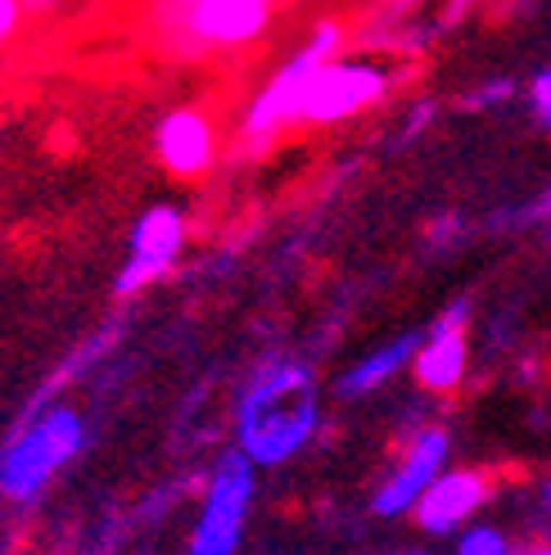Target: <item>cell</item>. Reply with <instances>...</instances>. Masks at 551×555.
Wrapping results in <instances>:
<instances>
[{
    "instance_id": "obj_1",
    "label": "cell",
    "mask_w": 551,
    "mask_h": 555,
    "mask_svg": "<svg viewBox=\"0 0 551 555\" xmlns=\"http://www.w3.org/2000/svg\"><path fill=\"white\" fill-rule=\"evenodd\" d=\"M325 425L321 379L303 357H267L240 384L231 406V448L258 469H281L317 442Z\"/></svg>"
},
{
    "instance_id": "obj_2",
    "label": "cell",
    "mask_w": 551,
    "mask_h": 555,
    "mask_svg": "<svg viewBox=\"0 0 551 555\" xmlns=\"http://www.w3.org/2000/svg\"><path fill=\"white\" fill-rule=\"evenodd\" d=\"M91 425L68 398L23 411L0 442V502L27 511L54 488V479L87 452Z\"/></svg>"
},
{
    "instance_id": "obj_3",
    "label": "cell",
    "mask_w": 551,
    "mask_h": 555,
    "mask_svg": "<svg viewBox=\"0 0 551 555\" xmlns=\"http://www.w3.org/2000/svg\"><path fill=\"white\" fill-rule=\"evenodd\" d=\"M339 50H344V23L339 18L312 23V33L303 37L249 91V100L240 104L235 145L244 154H267V150L281 145L290 131H303V91H308V77Z\"/></svg>"
},
{
    "instance_id": "obj_4",
    "label": "cell",
    "mask_w": 551,
    "mask_h": 555,
    "mask_svg": "<svg viewBox=\"0 0 551 555\" xmlns=\"http://www.w3.org/2000/svg\"><path fill=\"white\" fill-rule=\"evenodd\" d=\"M398 68L375 54H330L303 91V131H330L375 114L394 95Z\"/></svg>"
},
{
    "instance_id": "obj_5",
    "label": "cell",
    "mask_w": 551,
    "mask_h": 555,
    "mask_svg": "<svg viewBox=\"0 0 551 555\" xmlns=\"http://www.w3.org/2000/svg\"><path fill=\"white\" fill-rule=\"evenodd\" d=\"M254 502H258V465L244 452L227 448L204 475L185 551L190 555H235L244 546V533H249Z\"/></svg>"
},
{
    "instance_id": "obj_6",
    "label": "cell",
    "mask_w": 551,
    "mask_h": 555,
    "mask_svg": "<svg viewBox=\"0 0 551 555\" xmlns=\"http://www.w3.org/2000/svg\"><path fill=\"white\" fill-rule=\"evenodd\" d=\"M281 0H168L163 27L185 54L222 60L254 50L276 23Z\"/></svg>"
},
{
    "instance_id": "obj_7",
    "label": "cell",
    "mask_w": 551,
    "mask_h": 555,
    "mask_svg": "<svg viewBox=\"0 0 551 555\" xmlns=\"http://www.w3.org/2000/svg\"><path fill=\"white\" fill-rule=\"evenodd\" d=\"M190 248V217L181 204H150L127 231V254L114 275V298H141L181 267Z\"/></svg>"
},
{
    "instance_id": "obj_8",
    "label": "cell",
    "mask_w": 551,
    "mask_h": 555,
    "mask_svg": "<svg viewBox=\"0 0 551 555\" xmlns=\"http://www.w3.org/2000/svg\"><path fill=\"white\" fill-rule=\"evenodd\" d=\"M452 465V434L448 425H417L402 442L389 469L380 475L371 492V515L375 519H407L421 492Z\"/></svg>"
},
{
    "instance_id": "obj_9",
    "label": "cell",
    "mask_w": 551,
    "mask_h": 555,
    "mask_svg": "<svg viewBox=\"0 0 551 555\" xmlns=\"http://www.w3.org/2000/svg\"><path fill=\"white\" fill-rule=\"evenodd\" d=\"M150 150L172 181H204L222 163V122L204 104H172L158 114Z\"/></svg>"
},
{
    "instance_id": "obj_10",
    "label": "cell",
    "mask_w": 551,
    "mask_h": 555,
    "mask_svg": "<svg viewBox=\"0 0 551 555\" xmlns=\"http://www.w3.org/2000/svg\"><path fill=\"white\" fill-rule=\"evenodd\" d=\"M471 302H452L448 312H438L425 330L417 357H411V384L421 388L425 398H457L465 384H471Z\"/></svg>"
},
{
    "instance_id": "obj_11",
    "label": "cell",
    "mask_w": 551,
    "mask_h": 555,
    "mask_svg": "<svg viewBox=\"0 0 551 555\" xmlns=\"http://www.w3.org/2000/svg\"><path fill=\"white\" fill-rule=\"evenodd\" d=\"M492 492H498V479H492L488 469L448 465L444 475L421 492V502L411 506V524H417L425 538H457L465 524H475L488 511Z\"/></svg>"
},
{
    "instance_id": "obj_12",
    "label": "cell",
    "mask_w": 551,
    "mask_h": 555,
    "mask_svg": "<svg viewBox=\"0 0 551 555\" xmlns=\"http://www.w3.org/2000/svg\"><path fill=\"white\" fill-rule=\"evenodd\" d=\"M417 344H421V330H402V335L367 348L353 366H344V375L335 379V393H339L344 402H367V398L384 393V388H389L394 379H402V375L411 371Z\"/></svg>"
},
{
    "instance_id": "obj_13",
    "label": "cell",
    "mask_w": 551,
    "mask_h": 555,
    "mask_svg": "<svg viewBox=\"0 0 551 555\" xmlns=\"http://www.w3.org/2000/svg\"><path fill=\"white\" fill-rule=\"evenodd\" d=\"M118 339H123V321H104L100 330H91L81 344H73L60 362H54V371L37 384V393L23 402V411H33V406H46V402H54V398H64L73 384H81L87 375H95L108 357H114V348H118Z\"/></svg>"
},
{
    "instance_id": "obj_14",
    "label": "cell",
    "mask_w": 551,
    "mask_h": 555,
    "mask_svg": "<svg viewBox=\"0 0 551 555\" xmlns=\"http://www.w3.org/2000/svg\"><path fill=\"white\" fill-rule=\"evenodd\" d=\"M452 555H520V538H511L502 524H465L452 538Z\"/></svg>"
},
{
    "instance_id": "obj_15",
    "label": "cell",
    "mask_w": 551,
    "mask_h": 555,
    "mask_svg": "<svg viewBox=\"0 0 551 555\" xmlns=\"http://www.w3.org/2000/svg\"><path fill=\"white\" fill-rule=\"evenodd\" d=\"M525 104H529L534 122H538L542 131H551V64H547V68H538V73L529 77V87H525Z\"/></svg>"
},
{
    "instance_id": "obj_16",
    "label": "cell",
    "mask_w": 551,
    "mask_h": 555,
    "mask_svg": "<svg viewBox=\"0 0 551 555\" xmlns=\"http://www.w3.org/2000/svg\"><path fill=\"white\" fill-rule=\"evenodd\" d=\"M511 95H515V81L498 77V81H484V87L471 95V104H475V108H502Z\"/></svg>"
},
{
    "instance_id": "obj_17",
    "label": "cell",
    "mask_w": 551,
    "mask_h": 555,
    "mask_svg": "<svg viewBox=\"0 0 551 555\" xmlns=\"http://www.w3.org/2000/svg\"><path fill=\"white\" fill-rule=\"evenodd\" d=\"M23 5L18 0H0V50H10V41L23 33Z\"/></svg>"
},
{
    "instance_id": "obj_18",
    "label": "cell",
    "mask_w": 551,
    "mask_h": 555,
    "mask_svg": "<svg viewBox=\"0 0 551 555\" xmlns=\"http://www.w3.org/2000/svg\"><path fill=\"white\" fill-rule=\"evenodd\" d=\"M515 221H525V227H551V181L542 185V194H538V199H534L525 212H520Z\"/></svg>"
},
{
    "instance_id": "obj_19",
    "label": "cell",
    "mask_w": 551,
    "mask_h": 555,
    "mask_svg": "<svg viewBox=\"0 0 551 555\" xmlns=\"http://www.w3.org/2000/svg\"><path fill=\"white\" fill-rule=\"evenodd\" d=\"M520 555H551V529H538L529 538H520Z\"/></svg>"
},
{
    "instance_id": "obj_20",
    "label": "cell",
    "mask_w": 551,
    "mask_h": 555,
    "mask_svg": "<svg viewBox=\"0 0 551 555\" xmlns=\"http://www.w3.org/2000/svg\"><path fill=\"white\" fill-rule=\"evenodd\" d=\"M23 14H33V18H46V14H60L68 10V0H18Z\"/></svg>"
},
{
    "instance_id": "obj_21",
    "label": "cell",
    "mask_w": 551,
    "mask_h": 555,
    "mask_svg": "<svg viewBox=\"0 0 551 555\" xmlns=\"http://www.w3.org/2000/svg\"><path fill=\"white\" fill-rule=\"evenodd\" d=\"M538 506H542V515L551 519V475H547V479L538 483Z\"/></svg>"
},
{
    "instance_id": "obj_22",
    "label": "cell",
    "mask_w": 551,
    "mask_h": 555,
    "mask_svg": "<svg viewBox=\"0 0 551 555\" xmlns=\"http://www.w3.org/2000/svg\"><path fill=\"white\" fill-rule=\"evenodd\" d=\"M402 555H434V551H421V546H411V551H402Z\"/></svg>"
}]
</instances>
